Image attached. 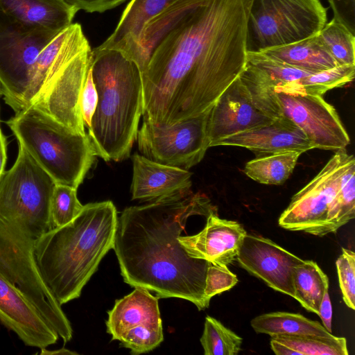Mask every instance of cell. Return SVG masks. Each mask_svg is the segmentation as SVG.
<instances>
[{"label": "cell", "mask_w": 355, "mask_h": 355, "mask_svg": "<svg viewBox=\"0 0 355 355\" xmlns=\"http://www.w3.org/2000/svg\"><path fill=\"white\" fill-rule=\"evenodd\" d=\"M252 0H176L144 26L133 60L143 121L171 125L209 111L246 63Z\"/></svg>", "instance_id": "cell-1"}, {"label": "cell", "mask_w": 355, "mask_h": 355, "mask_svg": "<svg viewBox=\"0 0 355 355\" xmlns=\"http://www.w3.org/2000/svg\"><path fill=\"white\" fill-rule=\"evenodd\" d=\"M214 211L209 199L191 190L125 209L118 217L113 249L123 281L207 308L205 295L209 262L190 257L178 241L188 218Z\"/></svg>", "instance_id": "cell-2"}, {"label": "cell", "mask_w": 355, "mask_h": 355, "mask_svg": "<svg viewBox=\"0 0 355 355\" xmlns=\"http://www.w3.org/2000/svg\"><path fill=\"white\" fill-rule=\"evenodd\" d=\"M55 182L21 146L12 166L0 177V274L17 286L64 343L73 329L42 280L35 250L53 228L51 200Z\"/></svg>", "instance_id": "cell-3"}, {"label": "cell", "mask_w": 355, "mask_h": 355, "mask_svg": "<svg viewBox=\"0 0 355 355\" xmlns=\"http://www.w3.org/2000/svg\"><path fill=\"white\" fill-rule=\"evenodd\" d=\"M117 220L112 201L89 203L72 220L51 229L37 243L40 275L61 306L80 297L113 248Z\"/></svg>", "instance_id": "cell-4"}, {"label": "cell", "mask_w": 355, "mask_h": 355, "mask_svg": "<svg viewBox=\"0 0 355 355\" xmlns=\"http://www.w3.org/2000/svg\"><path fill=\"white\" fill-rule=\"evenodd\" d=\"M91 69L98 101L87 134L96 156L121 162L130 157L142 115L141 73L121 51L98 46Z\"/></svg>", "instance_id": "cell-5"}, {"label": "cell", "mask_w": 355, "mask_h": 355, "mask_svg": "<svg viewBox=\"0 0 355 355\" xmlns=\"http://www.w3.org/2000/svg\"><path fill=\"white\" fill-rule=\"evenodd\" d=\"M18 141L55 184L78 189L96 156L89 138L31 106L6 121Z\"/></svg>", "instance_id": "cell-6"}, {"label": "cell", "mask_w": 355, "mask_h": 355, "mask_svg": "<svg viewBox=\"0 0 355 355\" xmlns=\"http://www.w3.org/2000/svg\"><path fill=\"white\" fill-rule=\"evenodd\" d=\"M327 24L320 0H252L246 51L261 52L316 35Z\"/></svg>", "instance_id": "cell-7"}, {"label": "cell", "mask_w": 355, "mask_h": 355, "mask_svg": "<svg viewBox=\"0 0 355 355\" xmlns=\"http://www.w3.org/2000/svg\"><path fill=\"white\" fill-rule=\"evenodd\" d=\"M60 33L27 26L0 9V83L4 101L15 113L22 110L40 54Z\"/></svg>", "instance_id": "cell-8"}, {"label": "cell", "mask_w": 355, "mask_h": 355, "mask_svg": "<svg viewBox=\"0 0 355 355\" xmlns=\"http://www.w3.org/2000/svg\"><path fill=\"white\" fill-rule=\"evenodd\" d=\"M209 111L171 125L143 121L136 138L139 152L150 160L182 169L198 164L209 148Z\"/></svg>", "instance_id": "cell-9"}, {"label": "cell", "mask_w": 355, "mask_h": 355, "mask_svg": "<svg viewBox=\"0 0 355 355\" xmlns=\"http://www.w3.org/2000/svg\"><path fill=\"white\" fill-rule=\"evenodd\" d=\"M355 162L345 148L339 149L320 171L295 193L278 223L290 231L324 236L329 207L340 187L347 168Z\"/></svg>", "instance_id": "cell-10"}, {"label": "cell", "mask_w": 355, "mask_h": 355, "mask_svg": "<svg viewBox=\"0 0 355 355\" xmlns=\"http://www.w3.org/2000/svg\"><path fill=\"white\" fill-rule=\"evenodd\" d=\"M107 313V332L132 354L152 351L164 340L158 298L145 288L135 287Z\"/></svg>", "instance_id": "cell-11"}, {"label": "cell", "mask_w": 355, "mask_h": 355, "mask_svg": "<svg viewBox=\"0 0 355 355\" xmlns=\"http://www.w3.org/2000/svg\"><path fill=\"white\" fill-rule=\"evenodd\" d=\"M92 49L86 46L51 78L33 106L78 134H87L80 99L92 63ZM31 107V106H30Z\"/></svg>", "instance_id": "cell-12"}, {"label": "cell", "mask_w": 355, "mask_h": 355, "mask_svg": "<svg viewBox=\"0 0 355 355\" xmlns=\"http://www.w3.org/2000/svg\"><path fill=\"white\" fill-rule=\"evenodd\" d=\"M280 116H286L305 134L314 148L337 150L350 143L335 108L320 95L274 90Z\"/></svg>", "instance_id": "cell-13"}, {"label": "cell", "mask_w": 355, "mask_h": 355, "mask_svg": "<svg viewBox=\"0 0 355 355\" xmlns=\"http://www.w3.org/2000/svg\"><path fill=\"white\" fill-rule=\"evenodd\" d=\"M236 260L269 287L294 298V270L304 260L269 239L248 234Z\"/></svg>", "instance_id": "cell-14"}, {"label": "cell", "mask_w": 355, "mask_h": 355, "mask_svg": "<svg viewBox=\"0 0 355 355\" xmlns=\"http://www.w3.org/2000/svg\"><path fill=\"white\" fill-rule=\"evenodd\" d=\"M272 120L254 105L239 76L222 93L209 111L207 124L209 148L223 138L266 125Z\"/></svg>", "instance_id": "cell-15"}, {"label": "cell", "mask_w": 355, "mask_h": 355, "mask_svg": "<svg viewBox=\"0 0 355 355\" xmlns=\"http://www.w3.org/2000/svg\"><path fill=\"white\" fill-rule=\"evenodd\" d=\"M0 322L29 347L46 348L59 338L20 289L1 274Z\"/></svg>", "instance_id": "cell-16"}, {"label": "cell", "mask_w": 355, "mask_h": 355, "mask_svg": "<svg viewBox=\"0 0 355 355\" xmlns=\"http://www.w3.org/2000/svg\"><path fill=\"white\" fill-rule=\"evenodd\" d=\"M246 234L238 222L220 218L212 211L202 231L192 236H180L178 241L190 257L228 266L236 260Z\"/></svg>", "instance_id": "cell-17"}, {"label": "cell", "mask_w": 355, "mask_h": 355, "mask_svg": "<svg viewBox=\"0 0 355 355\" xmlns=\"http://www.w3.org/2000/svg\"><path fill=\"white\" fill-rule=\"evenodd\" d=\"M218 146L245 148L257 157L289 151L303 153L314 148L303 131L286 116L223 138L214 145Z\"/></svg>", "instance_id": "cell-18"}, {"label": "cell", "mask_w": 355, "mask_h": 355, "mask_svg": "<svg viewBox=\"0 0 355 355\" xmlns=\"http://www.w3.org/2000/svg\"><path fill=\"white\" fill-rule=\"evenodd\" d=\"M131 158L132 200L152 202L191 190L192 173L189 170L160 164L138 153Z\"/></svg>", "instance_id": "cell-19"}, {"label": "cell", "mask_w": 355, "mask_h": 355, "mask_svg": "<svg viewBox=\"0 0 355 355\" xmlns=\"http://www.w3.org/2000/svg\"><path fill=\"white\" fill-rule=\"evenodd\" d=\"M88 44L82 26L78 23H72L57 35L37 58L23 99L22 110L33 105L53 72Z\"/></svg>", "instance_id": "cell-20"}, {"label": "cell", "mask_w": 355, "mask_h": 355, "mask_svg": "<svg viewBox=\"0 0 355 355\" xmlns=\"http://www.w3.org/2000/svg\"><path fill=\"white\" fill-rule=\"evenodd\" d=\"M176 0H130L112 33L98 47L114 49L133 61L146 24Z\"/></svg>", "instance_id": "cell-21"}, {"label": "cell", "mask_w": 355, "mask_h": 355, "mask_svg": "<svg viewBox=\"0 0 355 355\" xmlns=\"http://www.w3.org/2000/svg\"><path fill=\"white\" fill-rule=\"evenodd\" d=\"M0 9L24 24L56 32L70 26L78 12L62 0H0Z\"/></svg>", "instance_id": "cell-22"}, {"label": "cell", "mask_w": 355, "mask_h": 355, "mask_svg": "<svg viewBox=\"0 0 355 355\" xmlns=\"http://www.w3.org/2000/svg\"><path fill=\"white\" fill-rule=\"evenodd\" d=\"M261 52L272 59L313 73L338 65L317 35Z\"/></svg>", "instance_id": "cell-23"}, {"label": "cell", "mask_w": 355, "mask_h": 355, "mask_svg": "<svg viewBox=\"0 0 355 355\" xmlns=\"http://www.w3.org/2000/svg\"><path fill=\"white\" fill-rule=\"evenodd\" d=\"M252 329L259 334L276 336H317L331 337L322 324L300 313L276 311L259 315L250 322Z\"/></svg>", "instance_id": "cell-24"}, {"label": "cell", "mask_w": 355, "mask_h": 355, "mask_svg": "<svg viewBox=\"0 0 355 355\" xmlns=\"http://www.w3.org/2000/svg\"><path fill=\"white\" fill-rule=\"evenodd\" d=\"M270 347L277 355H348L347 340L333 336H276Z\"/></svg>", "instance_id": "cell-25"}, {"label": "cell", "mask_w": 355, "mask_h": 355, "mask_svg": "<svg viewBox=\"0 0 355 355\" xmlns=\"http://www.w3.org/2000/svg\"><path fill=\"white\" fill-rule=\"evenodd\" d=\"M294 298L308 311L317 315L329 278L311 260H304L295 267L293 274Z\"/></svg>", "instance_id": "cell-26"}, {"label": "cell", "mask_w": 355, "mask_h": 355, "mask_svg": "<svg viewBox=\"0 0 355 355\" xmlns=\"http://www.w3.org/2000/svg\"><path fill=\"white\" fill-rule=\"evenodd\" d=\"M355 65L343 64L313 73L302 79L275 87L277 92L322 96L330 89L341 87L354 78Z\"/></svg>", "instance_id": "cell-27"}, {"label": "cell", "mask_w": 355, "mask_h": 355, "mask_svg": "<svg viewBox=\"0 0 355 355\" xmlns=\"http://www.w3.org/2000/svg\"><path fill=\"white\" fill-rule=\"evenodd\" d=\"M302 153L289 151L257 157L245 164L244 173L265 184H283L292 174Z\"/></svg>", "instance_id": "cell-28"}, {"label": "cell", "mask_w": 355, "mask_h": 355, "mask_svg": "<svg viewBox=\"0 0 355 355\" xmlns=\"http://www.w3.org/2000/svg\"><path fill=\"white\" fill-rule=\"evenodd\" d=\"M355 217V162L345 171L340 189L327 212L324 235L335 233Z\"/></svg>", "instance_id": "cell-29"}, {"label": "cell", "mask_w": 355, "mask_h": 355, "mask_svg": "<svg viewBox=\"0 0 355 355\" xmlns=\"http://www.w3.org/2000/svg\"><path fill=\"white\" fill-rule=\"evenodd\" d=\"M317 35L338 65H355V35L344 25L333 18Z\"/></svg>", "instance_id": "cell-30"}, {"label": "cell", "mask_w": 355, "mask_h": 355, "mask_svg": "<svg viewBox=\"0 0 355 355\" xmlns=\"http://www.w3.org/2000/svg\"><path fill=\"white\" fill-rule=\"evenodd\" d=\"M200 340L205 355H236L243 342L241 336L209 315L205 318Z\"/></svg>", "instance_id": "cell-31"}, {"label": "cell", "mask_w": 355, "mask_h": 355, "mask_svg": "<svg viewBox=\"0 0 355 355\" xmlns=\"http://www.w3.org/2000/svg\"><path fill=\"white\" fill-rule=\"evenodd\" d=\"M83 206L77 198V189L55 184L51 200L53 228L69 223L81 211Z\"/></svg>", "instance_id": "cell-32"}, {"label": "cell", "mask_w": 355, "mask_h": 355, "mask_svg": "<svg viewBox=\"0 0 355 355\" xmlns=\"http://www.w3.org/2000/svg\"><path fill=\"white\" fill-rule=\"evenodd\" d=\"M246 61L275 80L277 85L276 87L302 79L313 73L272 59L262 52H247Z\"/></svg>", "instance_id": "cell-33"}, {"label": "cell", "mask_w": 355, "mask_h": 355, "mask_svg": "<svg viewBox=\"0 0 355 355\" xmlns=\"http://www.w3.org/2000/svg\"><path fill=\"white\" fill-rule=\"evenodd\" d=\"M339 285L343 300L352 310L355 309V253L342 248V253L336 261Z\"/></svg>", "instance_id": "cell-34"}, {"label": "cell", "mask_w": 355, "mask_h": 355, "mask_svg": "<svg viewBox=\"0 0 355 355\" xmlns=\"http://www.w3.org/2000/svg\"><path fill=\"white\" fill-rule=\"evenodd\" d=\"M237 282L236 275L229 270L227 266L210 263L206 272L205 295L210 301L212 297L230 290Z\"/></svg>", "instance_id": "cell-35"}, {"label": "cell", "mask_w": 355, "mask_h": 355, "mask_svg": "<svg viewBox=\"0 0 355 355\" xmlns=\"http://www.w3.org/2000/svg\"><path fill=\"white\" fill-rule=\"evenodd\" d=\"M92 64V63H91ZM98 101L97 92L92 78L91 66L83 89L80 107L83 123L87 130L89 128Z\"/></svg>", "instance_id": "cell-36"}, {"label": "cell", "mask_w": 355, "mask_h": 355, "mask_svg": "<svg viewBox=\"0 0 355 355\" xmlns=\"http://www.w3.org/2000/svg\"><path fill=\"white\" fill-rule=\"evenodd\" d=\"M328 1L334 12V19L355 35V0Z\"/></svg>", "instance_id": "cell-37"}, {"label": "cell", "mask_w": 355, "mask_h": 355, "mask_svg": "<svg viewBox=\"0 0 355 355\" xmlns=\"http://www.w3.org/2000/svg\"><path fill=\"white\" fill-rule=\"evenodd\" d=\"M78 11L87 12H103L113 9L124 3L126 0H62Z\"/></svg>", "instance_id": "cell-38"}, {"label": "cell", "mask_w": 355, "mask_h": 355, "mask_svg": "<svg viewBox=\"0 0 355 355\" xmlns=\"http://www.w3.org/2000/svg\"><path fill=\"white\" fill-rule=\"evenodd\" d=\"M322 325L330 333L331 331V320H332V306L329 294V288L324 291V294L321 302L319 313Z\"/></svg>", "instance_id": "cell-39"}, {"label": "cell", "mask_w": 355, "mask_h": 355, "mask_svg": "<svg viewBox=\"0 0 355 355\" xmlns=\"http://www.w3.org/2000/svg\"><path fill=\"white\" fill-rule=\"evenodd\" d=\"M7 160V143L0 126V177L5 171Z\"/></svg>", "instance_id": "cell-40"}, {"label": "cell", "mask_w": 355, "mask_h": 355, "mask_svg": "<svg viewBox=\"0 0 355 355\" xmlns=\"http://www.w3.org/2000/svg\"><path fill=\"white\" fill-rule=\"evenodd\" d=\"M41 355H56V354H71L75 355L78 354L77 352L69 350L65 348H61L55 350H49L46 348L41 349V352L40 353Z\"/></svg>", "instance_id": "cell-41"}, {"label": "cell", "mask_w": 355, "mask_h": 355, "mask_svg": "<svg viewBox=\"0 0 355 355\" xmlns=\"http://www.w3.org/2000/svg\"><path fill=\"white\" fill-rule=\"evenodd\" d=\"M3 96V89H2V86H1V84L0 83V97Z\"/></svg>", "instance_id": "cell-42"}, {"label": "cell", "mask_w": 355, "mask_h": 355, "mask_svg": "<svg viewBox=\"0 0 355 355\" xmlns=\"http://www.w3.org/2000/svg\"><path fill=\"white\" fill-rule=\"evenodd\" d=\"M1 98V97H0Z\"/></svg>", "instance_id": "cell-43"}]
</instances>
